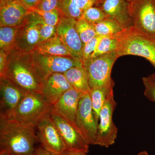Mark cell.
I'll list each match as a JSON object with an SVG mask.
<instances>
[{
    "label": "cell",
    "mask_w": 155,
    "mask_h": 155,
    "mask_svg": "<svg viewBox=\"0 0 155 155\" xmlns=\"http://www.w3.org/2000/svg\"><path fill=\"white\" fill-rule=\"evenodd\" d=\"M4 76L27 93L41 92L42 81L35 67L33 51L15 48L8 54Z\"/></svg>",
    "instance_id": "1"
},
{
    "label": "cell",
    "mask_w": 155,
    "mask_h": 155,
    "mask_svg": "<svg viewBox=\"0 0 155 155\" xmlns=\"http://www.w3.org/2000/svg\"><path fill=\"white\" fill-rule=\"evenodd\" d=\"M35 128L0 115V150L11 155H35L38 142Z\"/></svg>",
    "instance_id": "2"
},
{
    "label": "cell",
    "mask_w": 155,
    "mask_h": 155,
    "mask_svg": "<svg viewBox=\"0 0 155 155\" xmlns=\"http://www.w3.org/2000/svg\"><path fill=\"white\" fill-rule=\"evenodd\" d=\"M119 40L116 52L119 58L125 55L143 57L155 69V38L139 31L133 26L116 36Z\"/></svg>",
    "instance_id": "3"
},
{
    "label": "cell",
    "mask_w": 155,
    "mask_h": 155,
    "mask_svg": "<svg viewBox=\"0 0 155 155\" xmlns=\"http://www.w3.org/2000/svg\"><path fill=\"white\" fill-rule=\"evenodd\" d=\"M52 105L41 92L27 93L8 117L36 127L42 119L50 114Z\"/></svg>",
    "instance_id": "4"
},
{
    "label": "cell",
    "mask_w": 155,
    "mask_h": 155,
    "mask_svg": "<svg viewBox=\"0 0 155 155\" xmlns=\"http://www.w3.org/2000/svg\"><path fill=\"white\" fill-rule=\"evenodd\" d=\"M118 58L114 51L82 60V67L86 71L91 90L105 86L113 80L111 72Z\"/></svg>",
    "instance_id": "5"
},
{
    "label": "cell",
    "mask_w": 155,
    "mask_h": 155,
    "mask_svg": "<svg viewBox=\"0 0 155 155\" xmlns=\"http://www.w3.org/2000/svg\"><path fill=\"white\" fill-rule=\"evenodd\" d=\"M33 51L35 70L42 82L54 73H64L72 67H83L82 60L72 56L49 55Z\"/></svg>",
    "instance_id": "6"
},
{
    "label": "cell",
    "mask_w": 155,
    "mask_h": 155,
    "mask_svg": "<svg viewBox=\"0 0 155 155\" xmlns=\"http://www.w3.org/2000/svg\"><path fill=\"white\" fill-rule=\"evenodd\" d=\"M128 8L133 27L155 38V0H130Z\"/></svg>",
    "instance_id": "7"
},
{
    "label": "cell",
    "mask_w": 155,
    "mask_h": 155,
    "mask_svg": "<svg viewBox=\"0 0 155 155\" xmlns=\"http://www.w3.org/2000/svg\"><path fill=\"white\" fill-rule=\"evenodd\" d=\"M116 104L112 94L106 100L100 112L95 145L108 147L115 143L118 129L113 117Z\"/></svg>",
    "instance_id": "8"
},
{
    "label": "cell",
    "mask_w": 155,
    "mask_h": 155,
    "mask_svg": "<svg viewBox=\"0 0 155 155\" xmlns=\"http://www.w3.org/2000/svg\"><path fill=\"white\" fill-rule=\"evenodd\" d=\"M42 18L31 11L21 25L18 26L16 48L25 51H32L40 43L39 28Z\"/></svg>",
    "instance_id": "9"
},
{
    "label": "cell",
    "mask_w": 155,
    "mask_h": 155,
    "mask_svg": "<svg viewBox=\"0 0 155 155\" xmlns=\"http://www.w3.org/2000/svg\"><path fill=\"white\" fill-rule=\"evenodd\" d=\"M74 124L89 145H95L98 124L92 107L90 94L81 97Z\"/></svg>",
    "instance_id": "10"
},
{
    "label": "cell",
    "mask_w": 155,
    "mask_h": 155,
    "mask_svg": "<svg viewBox=\"0 0 155 155\" xmlns=\"http://www.w3.org/2000/svg\"><path fill=\"white\" fill-rule=\"evenodd\" d=\"M36 127L38 139L43 147L58 155L66 150L64 140L50 114L42 119Z\"/></svg>",
    "instance_id": "11"
},
{
    "label": "cell",
    "mask_w": 155,
    "mask_h": 155,
    "mask_svg": "<svg viewBox=\"0 0 155 155\" xmlns=\"http://www.w3.org/2000/svg\"><path fill=\"white\" fill-rule=\"evenodd\" d=\"M50 116L58 128L66 145V149L89 151V145L74 123L54 113Z\"/></svg>",
    "instance_id": "12"
},
{
    "label": "cell",
    "mask_w": 155,
    "mask_h": 155,
    "mask_svg": "<svg viewBox=\"0 0 155 155\" xmlns=\"http://www.w3.org/2000/svg\"><path fill=\"white\" fill-rule=\"evenodd\" d=\"M76 21L73 18L61 17L57 25V34L72 57L82 60L83 44L76 30Z\"/></svg>",
    "instance_id": "13"
},
{
    "label": "cell",
    "mask_w": 155,
    "mask_h": 155,
    "mask_svg": "<svg viewBox=\"0 0 155 155\" xmlns=\"http://www.w3.org/2000/svg\"><path fill=\"white\" fill-rule=\"evenodd\" d=\"M0 115L10 117L27 93L4 76H0Z\"/></svg>",
    "instance_id": "14"
},
{
    "label": "cell",
    "mask_w": 155,
    "mask_h": 155,
    "mask_svg": "<svg viewBox=\"0 0 155 155\" xmlns=\"http://www.w3.org/2000/svg\"><path fill=\"white\" fill-rule=\"evenodd\" d=\"M31 12L21 0L0 1V27L19 26Z\"/></svg>",
    "instance_id": "15"
},
{
    "label": "cell",
    "mask_w": 155,
    "mask_h": 155,
    "mask_svg": "<svg viewBox=\"0 0 155 155\" xmlns=\"http://www.w3.org/2000/svg\"><path fill=\"white\" fill-rule=\"evenodd\" d=\"M128 5L127 0H101L95 6L101 8L108 17L117 21L124 29H127L133 26Z\"/></svg>",
    "instance_id": "16"
},
{
    "label": "cell",
    "mask_w": 155,
    "mask_h": 155,
    "mask_svg": "<svg viewBox=\"0 0 155 155\" xmlns=\"http://www.w3.org/2000/svg\"><path fill=\"white\" fill-rule=\"evenodd\" d=\"M83 95L73 88L70 89L53 104L51 111L74 123L79 101Z\"/></svg>",
    "instance_id": "17"
},
{
    "label": "cell",
    "mask_w": 155,
    "mask_h": 155,
    "mask_svg": "<svg viewBox=\"0 0 155 155\" xmlns=\"http://www.w3.org/2000/svg\"><path fill=\"white\" fill-rule=\"evenodd\" d=\"M72 88L64 73H54L43 82L41 93L53 105Z\"/></svg>",
    "instance_id": "18"
},
{
    "label": "cell",
    "mask_w": 155,
    "mask_h": 155,
    "mask_svg": "<svg viewBox=\"0 0 155 155\" xmlns=\"http://www.w3.org/2000/svg\"><path fill=\"white\" fill-rule=\"evenodd\" d=\"M72 88L83 94H90L88 77L83 67H74L64 73Z\"/></svg>",
    "instance_id": "19"
},
{
    "label": "cell",
    "mask_w": 155,
    "mask_h": 155,
    "mask_svg": "<svg viewBox=\"0 0 155 155\" xmlns=\"http://www.w3.org/2000/svg\"><path fill=\"white\" fill-rule=\"evenodd\" d=\"M114 82L113 80L105 86L91 90L90 94L92 107L95 119L98 124L100 112L108 97L114 94Z\"/></svg>",
    "instance_id": "20"
},
{
    "label": "cell",
    "mask_w": 155,
    "mask_h": 155,
    "mask_svg": "<svg viewBox=\"0 0 155 155\" xmlns=\"http://www.w3.org/2000/svg\"><path fill=\"white\" fill-rule=\"evenodd\" d=\"M33 51L42 54L63 57L72 56L69 50L57 35L40 44Z\"/></svg>",
    "instance_id": "21"
},
{
    "label": "cell",
    "mask_w": 155,
    "mask_h": 155,
    "mask_svg": "<svg viewBox=\"0 0 155 155\" xmlns=\"http://www.w3.org/2000/svg\"><path fill=\"white\" fill-rule=\"evenodd\" d=\"M18 26H1L0 50L8 53L16 48V39Z\"/></svg>",
    "instance_id": "22"
},
{
    "label": "cell",
    "mask_w": 155,
    "mask_h": 155,
    "mask_svg": "<svg viewBox=\"0 0 155 155\" xmlns=\"http://www.w3.org/2000/svg\"><path fill=\"white\" fill-rule=\"evenodd\" d=\"M94 25L96 32L99 36H116L125 30L117 21L109 17Z\"/></svg>",
    "instance_id": "23"
},
{
    "label": "cell",
    "mask_w": 155,
    "mask_h": 155,
    "mask_svg": "<svg viewBox=\"0 0 155 155\" xmlns=\"http://www.w3.org/2000/svg\"><path fill=\"white\" fill-rule=\"evenodd\" d=\"M58 9L61 17L78 20L82 17V11L78 5V0H58Z\"/></svg>",
    "instance_id": "24"
},
{
    "label": "cell",
    "mask_w": 155,
    "mask_h": 155,
    "mask_svg": "<svg viewBox=\"0 0 155 155\" xmlns=\"http://www.w3.org/2000/svg\"><path fill=\"white\" fill-rule=\"evenodd\" d=\"M119 40L116 36H101L92 58L116 51Z\"/></svg>",
    "instance_id": "25"
},
{
    "label": "cell",
    "mask_w": 155,
    "mask_h": 155,
    "mask_svg": "<svg viewBox=\"0 0 155 155\" xmlns=\"http://www.w3.org/2000/svg\"><path fill=\"white\" fill-rule=\"evenodd\" d=\"M76 30L84 45L97 35L94 25L81 18L76 21Z\"/></svg>",
    "instance_id": "26"
},
{
    "label": "cell",
    "mask_w": 155,
    "mask_h": 155,
    "mask_svg": "<svg viewBox=\"0 0 155 155\" xmlns=\"http://www.w3.org/2000/svg\"><path fill=\"white\" fill-rule=\"evenodd\" d=\"M108 17L101 8L94 6L83 11L81 18L93 25H95Z\"/></svg>",
    "instance_id": "27"
},
{
    "label": "cell",
    "mask_w": 155,
    "mask_h": 155,
    "mask_svg": "<svg viewBox=\"0 0 155 155\" xmlns=\"http://www.w3.org/2000/svg\"><path fill=\"white\" fill-rule=\"evenodd\" d=\"M30 11H33L41 16L46 23L52 26H57L61 20V16L58 9L51 11H43L35 8L28 7Z\"/></svg>",
    "instance_id": "28"
},
{
    "label": "cell",
    "mask_w": 155,
    "mask_h": 155,
    "mask_svg": "<svg viewBox=\"0 0 155 155\" xmlns=\"http://www.w3.org/2000/svg\"><path fill=\"white\" fill-rule=\"evenodd\" d=\"M39 35L40 44L57 35V26L47 24L42 18L40 25Z\"/></svg>",
    "instance_id": "29"
},
{
    "label": "cell",
    "mask_w": 155,
    "mask_h": 155,
    "mask_svg": "<svg viewBox=\"0 0 155 155\" xmlns=\"http://www.w3.org/2000/svg\"><path fill=\"white\" fill-rule=\"evenodd\" d=\"M101 36L97 35L96 36L84 45L82 50V60L90 59L92 57L93 55L96 50L98 44L101 39Z\"/></svg>",
    "instance_id": "30"
},
{
    "label": "cell",
    "mask_w": 155,
    "mask_h": 155,
    "mask_svg": "<svg viewBox=\"0 0 155 155\" xmlns=\"http://www.w3.org/2000/svg\"><path fill=\"white\" fill-rule=\"evenodd\" d=\"M144 86V94L148 99L155 103V82L148 76L142 78Z\"/></svg>",
    "instance_id": "31"
},
{
    "label": "cell",
    "mask_w": 155,
    "mask_h": 155,
    "mask_svg": "<svg viewBox=\"0 0 155 155\" xmlns=\"http://www.w3.org/2000/svg\"><path fill=\"white\" fill-rule=\"evenodd\" d=\"M58 0H40L37 9L43 11H51L58 9Z\"/></svg>",
    "instance_id": "32"
},
{
    "label": "cell",
    "mask_w": 155,
    "mask_h": 155,
    "mask_svg": "<svg viewBox=\"0 0 155 155\" xmlns=\"http://www.w3.org/2000/svg\"><path fill=\"white\" fill-rule=\"evenodd\" d=\"M101 0H78V5L82 12L87 9L96 5Z\"/></svg>",
    "instance_id": "33"
},
{
    "label": "cell",
    "mask_w": 155,
    "mask_h": 155,
    "mask_svg": "<svg viewBox=\"0 0 155 155\" xmlns=\"http://www.w3.org/2000/svg\"><path fill=\"white\" fill-rule=\"evenodd\" d=\"M8 53L0 50V75H2L5 70L8 61Z\"/></svg>",
    "instance_id": "34"
},
{
    "label": "cell",
    "mask_w": 155,
    "mask_h": 155,
    "mask_svg": "<svg viewBox=\"0 0 155 155\" xmlns=\"http://www.w3.org/2000/svg\"><path fill=\"white\" fill-rule=\"evenodd\" d=\"M88 152L84 150L66 149L58 155H87Z\"/></svg>",
    "instance_id": "35"
},
{
    "label": "cell",
    "mask_w": 155,
    "mask_h": 155,
    "mask_svg": "<svg viewBox=\"0 0 155 155\" xmlns=\"http://www.w3.org/2000/svg\"><path fill=\"white\" fill-rule=\"evenodd\" d=\"M35 155H58L57 154L50 152L43 147L41 146L35 150Z\"/></svg>",
    "instance_id": "36"
},
{
    "label": "cell",
    "mask_w": 155,
    "mask_h": 155,
    "mask_svg": "<svg viewBox=\"0 0 155 155\" xmlns=\"http://www.w3.org/2000/svg\"><path fill=\"white\" fill-rule=\"evenodd\" d=\"M26 5L31 8H35L40 0H21Z\"/></svg>",
    "instance_id": "37"
},
{
    "label": "cell",
    "mask_w": 155,
    "mask_h": 155,
    "mask_svg": "<svg viewBox=\"0 0 155 155\" xmlns=\"http://www.w3.org/2000/svg\"><path fill=\"white\" fill-rule=\"evenodd\" d=\"M0 155H11L7 150H0Z\"/></svg>",
    "instance_id": "38"
},
{
    "label": "cell",
    "mask_w": 155,
    "mask_h": 155,
    "mask_svg": "<svg viewBox=\"0 0 155 155\" xmlns=\"http://www.w3.org/2000/svg\"><path fill=\"white\" fill-rule=\"evenodd\" d=\"M148 76L155 82V73H153L151 75H149Z\"/></svg>",
    "instance_id": "39"
},
{
    "label": "cell",
    "mask_w": 155,
    "mask_h": 155,
    "mask_svg": "<svg viewBox=\"0 0 155 155\" xmlns=\"http://www.w3.org/2000/svg\"><path fill=\"white\" fill-rule=\"evenodd\" d=\"M137 155H149L147 152L145 151H143L140 152Z\"/></svg>",
    "instance_id": "40"
},
{
    "label": "cell",
    "mask_w": 155,
    "mask_h": 155,
    "mask_svg": "<svg viewBox=\"0 0 155 155\" xmlns=\"http://www.w3.org/2000/svg\"><path fill=\"white\" fill-rule=\"evenodd\" d=\"M14 1V0H0V1H5V2H8V1Z\"/></svg>",
    "instance_id": "41"
},
{
    "label": "cell",
    "mask_w": 155,
    "mask_h": 155,
    "mask_svg": "<svg viewBox=\"0 0 155 155\" xmlns=\"http://www.w3.org/2000/svg\"><path fill=\"white\" fill-rule=\"evenodd\" d=\"M127 2H129V1H130V0H127Z\"/></svg>",
    "instance_id": "42"
},
{
    "label": "cell",
    "mask_w": 155,
    "mask_h": 155,
    "mask_svg": "<svg viewBox=\"0 0 155 155\" xmlns=\"http://www.w3.org/2000/svg\"></svg>",
    "instance_id": "43"
}]
</instances>
